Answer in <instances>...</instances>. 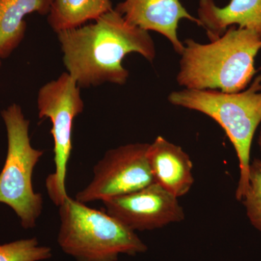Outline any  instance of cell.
<instances>
[{
  "instance_id": "7",
  "label": "cell",
  "mask_w": 261,
  "mask_h": 261,
  "mask_svg": "<svg viewBox=\"0 0 261 261\" xmlns=\"http://www.w3.org/2000/svg\"><path fill=\"white\" fill-rule=\"evenodd\" d=\"M148 147L147 143L128 144L107 151L94 166L92 181L76 194L75 200L84 204L106 200L153 183Z\"/></svg>"
},
{
  "instance_id": "2",
  "label": "cell",
  "mask_w": 261,
  "mask_h": 261,
  "mask_svg": "<svg viewBox=\"0 0 261 261\" xmlns=\"http://www.w3.org/2000/svg\"><path fill=\"white\" fill-rule=\"evenodd\" d=\"M183 44L177 82L185 89L235 93L245 90L256 73L261 37L253 31L232 25L209 44L191 39Z\"/></svg>"
},
{
  "instance_id": "8",
  "label": "cell",
  "mask_w": 261,
  "mask_h": 261,
  "mask_svg": "<svg viewBox=\"0 0 261 261\" xmlns=\"http://www.w3.org/2000/svg\"><path fill=\"white\" fill-rule=\"evenodd\" d=\"M177 197L153 183L137 191L103 200L106 212L132 231H150L181 222Z\"/></svg>"
},
{
  "instance_id": "12",
  "label": "cell",
  "mask_w": 261,
  "mask_h": 261,
  "mask_svg": "<svg viewBox=\"0 0 261 261\" xmlns=\"http://www.w3.org/2000/svg\"><path fill=\"white\" fill-rule=\"evenodd\" d=\"M53 0H0V58L5 59L23 42L25 17L32 13L48 15Z\"/></svg>"
},
{
  "instance_id": "14",
  "label": "cell",
  "mask_w": 261,
  "mask_h": 261,
  "mask_svg": "<svg viewBox=\"0 0 261 261\" xmlns=\"http://www.w3.org/2000/svg\"><path fill=\"white\" fill-rule=\"evenodd\" d=\"M51 256L50 247L41 245L36 238L0 245V261H43Z\"/></svg>"
},
{
  "instance_id": "11",
  "label": "cell",
  "mask_w": 261,
  "mask_h": 261,
  "mask_svg": "<svg viewBox=\"0 0 261 261\" xmlns=\"http://www.w3.org/2000/svg\"><path fill=\"white\" fill-rule=\"evenodd\" d=\"M197 14L211 42L236 25L261 37V0H230L224 8L218 7L214 0H200Z\"/></svg>"
},
{
  "instance_id": "4",
  "label": "cell",
  "mask_w": 261,
  "mask_h": 261,
  "mask_svg": "<svg viewBox=\"0 0 261 261\" xmlns=\"http://www.w3.org/2000/svg\"><path fill=\"white\" fill-rule=\"evenodd\" d=\"M58 245L77 261H118L121 255L135 256L147 251L135 231L106 211L88 207L68 196L59 206Z\"/></svg>"
},
{
  "instance_id": "15",
  "label": "cell",
  "mask_w": 261,
  "mask_h": 261,
  "mask_svg": "<svg viewBox=\"0 0 261 261\" xmlns=\"http://www.w3.org/2000/svg\"><path fill=\"white\" fill-rule=\"evenodd\" d=\"M252 226L261 232V161L250 163L248 187L242 200Z\"/></svg>"
},
{
  "instance_id": "13",
  "label": "cell",
  "mask_w": 261,
  "mask_h": 261,
  "mask_svg": "<svg viewBox=\"0 0 261 261\" xmlns=\"http://www.w3.org/2000/svg\"><path fill=\"white\" fill-rule=\"evenodd\" d=\"M112 10L111 0H53L47 21L58 34L95 21Z\"/></svg>"
},
{
  "instance_id": "3",
  "label": "cell",
  "mask_w": 261,
  "mask_h": 261,
  "mask_svg": "<svg viewBox=\"0 0 261 261\" xmlns=\"http://www.w3.org/2000/svg\"><path fill=\"white\" fill-rule=\"evenodd\" d=\"M168 99L174 106L205 114L222 127L238 155L240 178L236 198L241 201L248 187L252 140L261 123V75L242 92L185 89L171 92Z\"/></svg>"
},
{
  "instance_id": "5",
  "label": "cell",
  "mask_w": 261,
  "mask_h": 261,
  "mask_svg": "<svg viewBox=\"0 0 261 261\" xmlns=\"http://www.w3.org/2000/svg\"><path fill=\"white\" fill-rule=\"evenodd\" d=\"M1 115L8 135V153L0 173V203L15 211L22 227L34 228L42 214L43 197L34 192L32 176L44 152L32 147L30 121L24 116L20 106L11 105Z\"/></svg>"
},
{
  "instance_id": "9",
  "label": "cell",
  "mask_w": 261,
  "mask_h": 261,
  "mask_svg": "<svg viewBox=\"0 0 261 261\" xmlns=\"http://www.w3.org/2000/svg\"><path fill=\"white\" fill-rule=\"evenodd\" d=\"M115 10L132 25L167 38L180 55L185 49L177 36L180 20L187 19L200 27L198 18L190 15L180 0H125Z\"/></svg>"
},
{
  "instance_id": "17",
  "label": "cell",
  "mask_w": 261,
  "mask_h": 261,
  "mask_svg": "<svg viewBox=\"0 0 261 261\" xmlns=\"http://www.w3.org/2000/svg\"><path fill=\"white\" fill-rule=\"evenodd\" d=\"M2 66V59L0 58V68H1Z\"/></svg>"
},
{
  "instance_id": "16",
  "label": "cell",
  "mask_w": 261,
  "mask_h": 261,
  "mask_svg": "<svg viewBox=\"0 0 261 261\" xmlns=\"http://www.w3.org/2000/svg\"><path fill=\"white\" fill-rule=\"evenodd\" d=\"M258 145H259V147H260V152H261V127H260V134H259V137H258Z\"/></svg>"
},
{
  "instance_id": "6",
  "label": "cell",
  "mask_w": 261,
  "mask_h": 261,
  "mask_svg": "<svg viewBox=\"0 0 261 261\" xmlns=\"http://www.w3.org/2000/svg\"><path fill=\"white\" fill-rule=\"evenodd\" d=\"M80 89L74 79L65 72L42 86L38 93L39 118L50 120L54 140L56 170L46 178L45 187L49 198L58 207L68 197L65 179L72 152V129L75 118L84 108Z\"/></svg>"
},
{
  "instance_id": "10",
  "label": "cell",
  "mask_w": 261,
  "mask_h": 261,
  "mask_svg": "<svg viewBox=\"0 0 261 261\" xmlns=\"http://www.w3.org/2000/svg\"><path fill=\"white\" fill-rule=\"evenodd\" d=\"M147 160L154 183L179 198L193 186V164L180 146L159 136L149 144Z\"/></svg>"
},
{
  "instance_id": "1",
  "label": "cell",
  "mask_w": 261,
  "mask_h": 261,
  "mask_svg": "<svg viewBox=\"0 0 261 261\" xmlns=\"http://www.w3.org/2000/svg\"><path fill=\"white\" fill-rule=\"evenodd\" d=\"M57 34L67 72L80 88L123 85L129 76L123 66L127 55L138 53L149 62L156 56L149 32L128 23L116 10L94 23Z\"/></svg>"
}]
</instances>
